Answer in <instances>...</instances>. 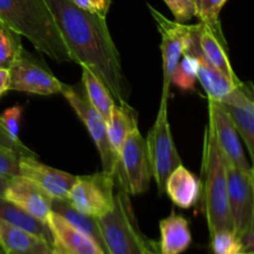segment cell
I'll return each instance as SVG.
<instances>
[{
  "label": "cell",
  "instance_id": "cell-33",
  "mask_svg": "<svg viewBox=\"0 0 254 254\" xmlns=\"http://www.w3.org/2000/svg\"><path fill=\"white\" fill-rule=\"evenodd\" d=\"M22 116V107L21 106H12L11 108H7L6 111L2 112L0 116L2 124H4L5 129L7 133L12 136L14 139L19 138V123Z\"/></svg>",
  "mask_w": 254,
  "mask_h": 254
},
{
  "label": "cell",
  "instance_id": "cell-29",
  "mask_svg": "<svg viewBox=\"0 0 254 254\" xmlns=\"http://www.w3.org/2000/svg\"><path fill=\"white\" fill-rule=\"evenodd\" d=\"M176 22L185 24L197 14V0H164Z\"/></svg>",
  "mask_w": 254,
  "mask_h": 254
},
{
  "label": "cell",
  "instance_id": "cell-12",
  "mask_svg": "<svg viewBox=\"0 0 254 254\" xmlns=\"http://www.w3.org/2000/svg\"><path fill=\"white\" fill-rule=\"evenodd\" d=\"M235 126L243 139L251 158H254V101L251 83L241 82L221 101H215Z\"/></svg>",
  "mask_w": 254,
  "mask_h": 254
},
{
  "label": "cell",
  "instance_id": "cell-25",
  "mask_svg": "<svg viewBox=\"0 0 254 254\" xmlns=\"http://www.w3.org/2000/svg\"><path fill=\"white\" fill-rule=\"evenodd\" d=\"M40 238L0 218V246L6 253H25L42 243ZM47 245V243H46Z\"/></svg>",
  "mask_w": 254,
  "mask_h": 254
},
{
  "label": "cell",
  "instance_id": "cell-21",
  "mask_svg": "<svg viewBox=\"0 0 254 254\" xmlns=\"http://www.w3.org/2000/svg\"><path fill=\"white\" fill-rule=\"evenodd\" d=\"M0 218L31 233L35 237L47 243L50 247L52 246L51 231L47 223L35 218L34 216L27 213L15 203L10 202L5 197H0Z\"/></svg>",
  "mask_w": 254,
  "mask_h": 254
},
{
  "label": "cell",
  "instance_id": "cell-27",
  "mask_svg": "<svg viewBox=\"0 0 254 254\" xmlns=\"http://www.w3.org/2000/svg\"><path fill=\"white\" fill-rule=\"evenodd\" d=\"M21 46V36L0 20V67L7 68Z\"/></svg>",
  "mask_w": 254,
  "mask_h": 254
},
{
  "label": "cell",
  "instance_id": "cell-20",
  "mask_svg": "<svg viewBox=\"0 0 254 254\" xmlns=\"http://www.w3.org/2000/svg\"><path fill=\"white\" fill-rule=\"evenodd\" d=\"M159 227L160 242L158 245L161 254H181L190 247L192 237L185 217L171 212L169 217L160 221Z\"/></svg>",
  "mask_w": 254,
  "mask_h": 254
},
{
  "label": "cell",
  "instance_id": "cell-15",
  "mask_svg": "<svg viewBox=\"0 0 254 254\" xmlns=\"http://www.w3.org/2000/svg\"><path fill=\"white\" fill-rule=\"evenodd\" d=\"M20 176L29 179L41 188L51 198L66 200L76 175L57 170L51 166L42 164L37 158H21L20 160Z\"/></svg>",
  "mask_w": 254,
  "mask_h": 254
},
{
  "label": "cell",
  "instance_id": "cell-26",
  "mask_svg": "<svg viewBox=\"0 0 254 254\" xmlns=\"http://www.w3.org/2000/svg\"><path fill=\"white\" fill-rule=\"evenodd\" d=\"M198 61L190 52H184L179 61L178 66L174 69L171 77V84H175L183 91H193L195 89L196 74H197Z\"/></svg>",
  "mask_w": 254,
  "mask_h": 254
},
{
  "label": "cell",
  "instance_id": "cell-9",
  "mask_svg": "<svg viewBox=\"0 0 254 254\" xmlns=\"http://www.w3.org/2000/svg\"><path fill=\"white\" fill-rule=\"evenodd\" d=\"M60 93L64 94L66 101L72 107L77 116L79 117L83 124L86 126L87 130L91 134L94 144H96L98 153L101 155L102 165L106 174L116 176L119 170V158L114 153L113 148L109 141L108 133H107V123L101 114L89 104L86 94H82L72 86L62 83V88Z\"/></svg>",
  "mask_w": 254,
  "mask_h": 254
},
{
  "label": "cell",
  "instance_id": "cell-34",
  "mask_svg": "<svg viewBox=\"0 0 254 254\" xmlns=\"http://www.w3.org/2000/svg\"><path fill=\"white\" fill-rule=\"evenodd\" d=\"M71 1L84 11L107 17L112 0H71Z\"/></svg>",
  "mask_w": 254,
  "mask_h": 254
},
{
  "label": "cell",
  "instance_id": "cell-31",
  "mask_svg": "<svg viewBox=\"0 0 254 254\" xmlns=\"http://www.w3.org/2000/svg\"><path fill=\"white\" fill-rule=\"evenodd\" d=\"M24 156L9 149L0 148V175L5 178L20 176V160Z\"/></svg>",
  "mask_w": 254,
  "mask_h": 254
},
{
  "label": "cell",
  "instance_id": "cell-10",
  "mask_svg": "<svg viewBox=\"0 0 254 254\" xmlns=\"http://www.w3.org/2000/svg\"><path fill=\"white\" fill-rule=\"evenodd\" d=\"M226 159V158H225ZM227 197L233 232L238 238L254 230V174L226 160Z\"/></svg>",
  "mask_w": 254,
  "mask_h": 254
},
{
  "label": "cell",
  "instance_id": "cell-4",
  "mask_svg": "<svg viewBox=\"0 0 254 254\" xmlns=\"http://www.w3.org/2000/svg\"><path fill=\"white\" fill-rule=\"evenodd\" d=\"M128 195L116 179L113 208L97 218L107 254H146L154 242L141 235Z\"/></svg>",
  "mask_w": 254,
  "mask_h": 254
},
{
  "label": "cell",
  "instance_id": "cell-1",
  "mask_svg": "<svg viewBox=\"0 0 254 254\" xmlns=\"http://www.w3.org/2000/svg\"><path fill=\"white\" fill-rule=\"evenodd\" d=\"M72 62L91 69L108 88L118 106L128 104L129 87L121 55L109 34L107 17L84 11L71 0H45Z\"/></svg>",
  "mask_w": 254,
  "mask_h": 254
},
{
  "label": "cell",
  "instance_id": "cell-30",
  "mask_svg": "<svg viewBox=\"0 0 254 254\" xmlns=\"http://www.w3.org/2000/svg\"><path fill=\"white\" fill-rule=\"evenodd\" d=\"M227 0H197V14L200 21L210 25L220 24V12Z\"/></svg>",
  "mask_w": 254,
  "mask_h": 254
},
{
  "label": "cell",
  "instance_id": "cell-36",
  "mask_svg": "<svg viewBox=\"0 0 254 254\" xmlns=\"http://www.w3.org/2000/svg\"><path fill=\"white\" fill-rule=\"evenodd\" d=\"M7 254H15V253H7ZM19 254H55L52 252L51 247L49 245H46L45 242L40 243L37 247H35L34 250L29 251V252H25V253H19Z\"/></svg>",
  "mask_w": 254,
  "mask_h": 254
},
{
  "label": "cell",
  "instance_id": "cell-19",
  "mask_svg": "<svg viewBox=\"0 0 254 254\" xmlns=\"http://www.w3.org/2000/svg\"><path fill=\"white\" fill-rule=\"evenodd\" d=\"M165 192L178 207L191 208L200 196V181L181 164L169 175Z\"/></svg>",
  "mask_w": 254,
  "mask_h": 254
},
{
  "label": "cell",
  "instance_id": "cell-38",
  "mask_svg": "<svg viewBox=\"0 0 254 254\" xmlns=\"http://www.w3.org/2000/svg\"><path fill=\"white\" fill-rule=\"evenodd\" d=\"M146 254H161L160 250H159V245L156 242H153V245L150 246V248L148 250Z\"/></svg>",
  "mask_w": 254,
  "mask_h": 254
},
{
  "label": "cell",
  "instance_id": "cell-7",
  "mask_svg": "<svg viewBox=\"0 0 254 254\" xmlns=\"http://www.w3.org/2000/svg\"><path fill=\"white\" fill-rule=\"evenodd\" d=\"M116 179L130 195L138 196L149 190L151 168L145 139L139 129H134L124 140L119 151V170Z\"/></svg>",
  "mask_w": 254,
  "mask_h": 254
},
{
  "label": "cell",
  "instance_id": "cell-32",
  "mask_svg": "<svg viewBox=\"0 0 254 254\" xmlns=\"http://www.w3.org/2000/svg\"><path fill=\"white\" fill-rule=\"evenodd\" d=\"M0 148L9 149V150L15 151L19 155L26 156V158H37L36 154L32 150H30L20 139H14L7 133L1 119H0Z\"/></svg>",
  "mask_w": 254,
  "mask_h": 254
},
{
  "label": "cell",
  "instance_id": "cell-11",
  "mask_svg": "<svg viewBox=\"0 0 254 254\" xmlns=\"http://www.w3.org/2000/svg\"><path fill=\"white\" fill-rule=\"evenodd\" d=\"M149 11L151 12L158 26V31L161 36V56H163V93H161V104H168L169 94H170L171 77L174 69L178 66L181 56L185 50L186 41H188L190 25L180 24L175 20H169L164 16L160 11L155 10V7L148 4Z\"/></svg>",
  "mask_w": 254,
  "mask_h": 254
},
{
  "label": "cell",
  "instance_id": "cell-24",
  "mask_svg": "<svg viewBox=\"0 0 254 254\" xmlns=\"http://www.w3.org/2000/svg\"><path fill=\"white\" fill-rule=\"evenodd\" d=\"M82 83L89 104L101 114L107 123L111 118L113 107L116 106L111 92L91 69L84 66H82Z\"/></svg>",
  "mask_w": 254,
  "mask_h": 254
},
{
  "label": "cell",
  "instance_id": "cell-18",
  "mask_svg": "<svg viewBox=\"0 0 254 254\" xmlns=\"http://www.w3.org/2000/svg\"><path fill=\"white\" fill-rule=\"evenodd\" d=\"M198 42L202 50V54L207 59V61L220 69L223 74L232 79L236 84H240L241 79L238 78L236 72L233 71L232 64L227 54V45H226L225 36L221 30V24L210 25L207 22H198Z\"/></svg>",
  "mask_w": 254,
  "mask_h": 254
},
{
  "label": "cell",
  "instance_id": "cell-6",
  "mask_svg": "<svg viewBox=\"0 0 254 254\" xmlns=\"http://www.w3.org/2000/svg\"><path fill=\"white\" fill-rule=\"evenodd\" d=\"M114 192L116 176L101 171L93 175L77 176L66 200L81 213L99 218L113 208Z\"/></svg>",
  "mask_w": 254,
  "mask_h": 254
},
{
  "label": "cell",
  "instance_id": "cell-28",
  "mask_svg": "<svg viewBox=\"0 0 254 254\" xmlns=\"http://www.w3.org/2000/svg\"><path fill=\"white\" fill-rule=\"evenodd\" d=\"M211 250L213 254H248L243 250L240 238L233 231L221 230L211 236Z\"/></svg>",
  "mask_w": 254,
  "mask_h": 254
},
{
  "label": "cell",
  "instance_id": "cell-3",
  "mask_svg": "<svg viewBox=\"0 0 254 254\" xmlns=\"http://www.w3.org/2000/svg\"><path fill=\"white\" fill-rule=\"evenodd\" d=\"M202 174L205 176L203 203L210 237L221 230L233 231L228 207L226 159L210 119L203 135Z\"/></svg>",
  "mask_w": 254,
  "mask_h": 254
},
{
  "label": "cell",
  "instance_id": "cell-17",
  "mask_svg": "<svg viewBox=\"0 0 254 254\" xmlns=\"http://www.w3.org/2000/svg\"><path fill=\"white\" fill-rule=\"evenodd\" d=\"M2 197L44 222H46L51 212L52 198L36 184L24 176L10 178Z\"/></svg>",
  "mask_w": 254,
  "mask_h": 254
},
{
  "label": "cell",
  "instance_id": "cell-8",
  "mask_svg": "<svg viewBox=\"0 0 254 254\" xmlns=\"http://www.w3.org/2000/svg\"><path fill=\"white\" fill-rule=\"evenodd\" d=\"M9 69V91L25 92L37 96H51L61 92L62 82L42 62L20 47Z\"/></svg>",
  "mask_w": 254,
  "mask_h": 254
},
{
  "label": "cell",
  "instance_id": "cell-37",
  "mask_svg": "<svg viewBox=\"0 0 254 254\" xmlns=\"http://www.w3.org/2000/svg\"><path fill=\"white\" fill-rule=\"evenodd\" d=\"M7 181H9V179L5 178V176L0 175V197H2V196H4L5 188H6V185H7Z\"/></svg>",
  "mask_w": 254,
  "mask_h": 254
},
{
  "label": "cell",
  "instance_id": "cell-14",
  "mask_svg": "<svg viewBox=\"0 0 254 254\" xmlns=\"http://www.w3.org/2000/svg\"><path fill=\"white\" fill-rule=\"evenodd\" d=\"M55 254H106L92 238L77 230L61 215L51 211L46 220Z\"/></svg>",
  "mask_w": 254,
  "mask_h": 254
},
{
  "label": "cell",
  "instance_id": "cell-22",
  "mask_svg": "<svg viewBox=\"0 0 254 254\" xmlns=\"http://www.w3.org/2000/svg\"><path fill=\"white\" fill-rule=\"evenodd\" d=\"M136 128H138V117L135 111L131 109L129 104H123V106L116 104L112 111L111 118L107 122V133L112 148L118 158L124 140Z\"/></svg>",
  "mask_w": 254,
  "mask_h": 254
},
{
  "label": "cell",
  "instance_id": "cell-39",
  "mask_svg": "<svg viewBox=\"0 0 254 254\" xmlns=\"http://www.w3.org/2000/svg\"><path fill=\"white\" fill-rule=\"evenodd\" d=\"M0 254H7L6 252H5V250L1 247V246H0Z\"/></svg>",
  "mask_w": 254,
  "mask_h": 254
},
{
  "label": "cell",
  "instance_id": "cell-35",
  "mask_svg": "<svg viewBox=\"0 0 254 254\" xmlns=\"http://www.w3.org/2000/svg\"><path fill=\"white\" fill-rule=\"evenodd\" d=\"M9 69L5 67H0V98L9 91Z\"/></svg>",
  "mask_w": 254,
  "mask_h": 254
},
{
  "label": "cell",
  "instance_id": "cell-2",
  "mask_svg": "<svg viewBox=\"0 0 254 254\" xmlns=\"http://www.w3.org/2000/svg\"><path fill=\"white\" fill-rule=\"evenodd\" d=\"M0 20L54 61L72 62L45 0H0Z\"/></svg>",
  "mask_w": 254,
  "mask_h": 254
},
{
  "label": "cell",
  "instance_id": "cell-13",
  "mask_svg": "<svg viewBox=\"0 0 254 254\" xmlns=\"http://www.w3.org/2000/svg\"><path fill=\"white\" fill-rule=\"evenodd\" d=\"M197 29V24L190 25V32H189V37L184 52H190V54H192L197 59L198 67L196 78L198 79L202 88L205 89L206 94H207V99L221 101L237 84L207 61V59L202 54V50L200 47Z\"/></svg>",
  "mask_w": 254,
  "mask_h": 254
},
{
  "label": "cell",
  "instance_id": "cell-23",
  "mask_svg": "<svg viewBox=\"0 0 254 254\" xmlns=\"http://www.w3.org/2000/svg\"><path fill=\"white\" fill-rule=\"evenodd\" d=\"M51 211L57 212L61 215L64 220L68 221L72 226L88 236L89 238L94 241L97 245L101 247V250L107 254L106 245H104L103 237H102L101 230L97 223V218L89 217V216L81 213L77 211L76 208L72 207L67 200H57V198H52L51 200Z\"/></svg>",
  "mask_w": 254,
  "mask_h": 254
},
{
  "label": "cell",
  "instance_id": "cell-16",
  "mask_svg": "<svg viewBox=\"0 0 254 254\" xmlns=\"http://www.w3.org/2000/svg\"><path fill=\"white\" fill-rule=\"evenodd\" d=\"M207 101L208 119L212 122L218 145H220L226 160L241 170L253 171V168L245 155L240 135H238L231 119L215 101H211V99H207Z\"/></svg>",
  "mask_w": 254,
  "mask_h": 254
},
{
  "label": "cell",
  "instance_id": "cell-5",
  "mask_svg": "<svg viewBox=\"0 0 254 254\" xmlns=\"http://www.w3.org/2000/svg\"><path fill=\"white\" fill-rule=\"evenodd\" d=\"M145 144L151 176L155 179L159 193H163L165 192V183L169 175L183 164L171 134L168 118V104L160 103L156 119L149 130Z\"/></svg>",
  "mask_w": 254,
  "mask_h": 254
}]
</instances>
